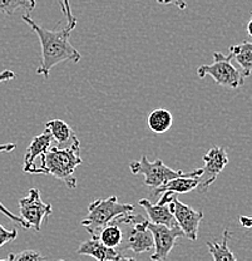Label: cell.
I'll list each match as a JSON object with an SVG mask.
<instances>
[{"label": "cell", "instance_id": "6da1fadb", "mask_svg": "<svg viewBox=\"0 0 252 261\" xmlns=\"http://www.w3.org/2000/svg\"><path fill=\"white\" fill-rule=\"evenodd\" d=\"M24 23L28 24L35 34L39 38L42 45V62L37 68V74L44 78L49 77L51 68L63 62L78 63L82 59V54L77 50L69 42L72 29L66 27L64 29H54L48 31L37 24L28 14L21 15Z\"/></svg>", "mask_w": 252, "mask_h": 261}, {"label": "cell", "instance_id": "7a4b0ae2", "mask_svg": "<svg viewBox=\"0 0 252 261\" xmlns=\"http://www.w3.org/2000/svg\"><path fill=\"white\" fill-rule=\"evenodd\" d=\"M83 160L80 157V142L77 137L66 147H51L42 157L40 165L35 166L33 175H50L64 182L67 187L74 190L78 182L74 171Z\"/></svg>", "mask_w": 252, "mask_h": 261}, {"label": "cell", "instance_id": "3957f363", "mask_svg": "<svg viewBox=\"0 0 252 261\" xmlns=\"http://www.w3.org/2000/svg\"><path fill=\"white\" fill-rule=\"evenodd\" d=\"M133 211V205L121 203L117 196L98 198L89 203L88 215L82 220V226L88 231L92 238H98L103 228L112 224L118 216Z\"/></svg>", "mask_w": 252, "mask_h": 261}, {"label": "cell", "instance_id": "277c9868", "mask_svg": "<svg viewBox=\"0 0 252 261\" xmlns=\"http://www.w3.org/2000/svg\"><path fill=\"white\" fill-rule=\"evenodd\" d=\"M129 170L133 175L145 176V185L151 187V190L157 189L173 178L182 177V176L200 177L202 173L201 168L189 171V172H185L182 170H172L167 165H164L161 159H157L156 161L151 162L146 156H142L138 161H132L129 163Z\"/></svg>", "mask_w": 252, "mask_h": 261}, {"label": "cell", "instance_id": "5b68a950", "mask_svg": "<svg viewBox=\"0 0 252 261\" xmlns=\"http://www.w3.org/2000/svg\"><path fill=\"white\" fill-rule=\"evenodd\" d=\"M232 54L229 53L227 56L215 51L213 53V63L207 65H200L197 68V75L199 78H205L206 75H211L216 83L222 87L231 89H237L243 86L245 77L237 68H235L231 63Z\"/></svg>", "mask_w": 252, "mask_h": 261}, {"label": "cell", "instance_id": "8992f818", "mask_svg": "<svg viewBox=\"0 0 252 261\" xmlns=\"http://www.w3.org/2000/svg\"><path fill=\"white\" fill-rule=\"evenodd\" d=\"M20 217L25 222V230L33 228L39 232L42 224L53 212L50 203H45L40 197L39 190L31 189L25 197L19 200Z\"/></svg>", "mask_w": 252, "mask_h": 261}, {"label": "cell", "instance_id": "52a82bcc", "mask_svg": "<svg viewBox=\"0 0 252 261\" xmlns=\"http://www.w3.org/2000/svg\"><path fill=\"white\" fill-rule=\"evenodd\" d=\"M168 206L177 221L178 227L182 230L183 235L191 241H196L197 235H199L200 222L203 219V212L185 205L176 196L172 198V201L168 202Z\"/></svg>", "mask_w": 252, "mask_h": 261}, {"label": "cell", "instance_id": "ba28073f", "mask_svg": "<svg viewBox=\"0 0 252 261\" xmlns=\"http://www.w3.org/2000/svg\"><path fill=\"white\" fill-rule=\"evenodd\" d=\"M148 228L154 241V252L153 255H151L152 261H166L175 247L177 238L185 236L178 226L168 227L166 225L148 222Z\"/></svg>", "mask_w": 252, "mask_h": 261}, {"label": "cell", "instance_id": "9c48e42d", "mask_svg": "<svg viewBox=\"0 0 252 261\" xmlns=\"http://www.w3.org/2000/svg\"><path fill=\"white\" fill-rule=\"evenodd\" d=\"M202 173L200 176V185L197 189L200 192H205L218 177L219 173L223 171L229 163V156L223 147H212L207 153L203 156Z\"/></svg>", "mask_w": 252, "mask_h": 261}, {"label": "cell", "instance_id": "30bf717a", "mask_svg": "<svg viewBox=\"0 0 252 261\" xmlns=\"http://www.w3.org/2000/svg\"><path fill=\"white\" fill-rule=\"evenodd\" d=\"M51 142H53V136L50 130L45 128L44 132L39 136H35L32 140L31 145L26 148L25 156H24V166L23 171L25 173H33L35 168V159L42 157L48 149L50 148Z\"/></svg>", "mask_w": 252, "mask_h": 261}, {"label": "cell", "instance_id": "8fae6325", "mask_svg": "<svg viewBox=\"0 0 252 261\" xmlns=\"http://www.w3.org/2000/svg\"><path fill=\"white\" fill-rule=\"evenodd\" d=\"M77 254L92 256L98 261H118L122 256V251L105 246L98 238H92L83 241L78 247Z\"/></svg>", "mask_w": 252, "mask_h": 261}, {"label": "cell", "instance_id": "7c38bea8", "mask_svg": "<svg viewBox=\"0 0 252 261\" xmlns=\"http://www.w3.org/2000/svg\"><path fill=\"white\" fill-rule=\"evenodd\" d=\"M138 203H139V206H142L146 210V212H147L148 220H150V222H152V224L166 225L168 227L178 226L172 211L170 210L168 203H163V205H162V203L157 202L156 205H153V203H151L150 201L146 200V198H141Z\"/></svg>", "mask_w": 252, "mask_h": 261}, {"label": "cell", "instance_id": "4fadbf2b", "mask_svg": "<svg viewBox=\"0 0 252 261\" xmlns=\"http://www.w3.org/2000/svg\"><path fill=\"white\" fill-rule=\"evenodd\" d=\"M200 185L199 177H188V176H182V177L173 178L168 181L167 184L152 190V195H161L163 192H172V194H187L192 190L197 189Z\"/></svg>", "mask_w": 252, "mask_h": 261}, {"label": "cell", "instance_id": "5bb4252c", "mask_svg": "<svg viewBox=\"0 0 252 261\" xmlns=\"http://www.w3.org/2000/svg\"><path fill=\"white\" fill-rule=\"evenodd\" d=\"M230 53L232 54V59L241 67L243 77H250L252 73V43L243 40L241 44L230 47Z\"/></svg>", "mask_w": 252, "mask_h": 261}, {"label": "cell", "instance_id": "9a60e30c", "mask_svg": "<svg viewBox=\"0 0 252 261\" xmlns=\"http://www.w3.org/2000/svg\"><path fill=\"white\" fill-rule=\"evenodd\" d=\"M45 128L50 130L53 140L55 141L58 147H66L70 145L74 141V138L77 137L73 129L70 128L69 124H67L62 119H51V121L47 122Z\"/></svg>", "mask_w": 252, "mask_h": 261}, {"label": "cell", "instance_id": "2e32d148", "mask_svg": "<svg viewBox=\"0 0 252 261\" xmlns=\"http://www.w3.org/2000/svg\"><path fill=\"white\" fill-rule=\"evenodd\" d=\"M172 114L166 108H156L148 114L147 124L154 133H164L172 127Z\"/></svg>", "mask_w": 252, "mask_h": 261}, {"label": "cell", "instance_id": "e0dca14e", "mask_svg": "<svg viewBox=\"0 0 252 261\" xmlns=\"http://www.w3.org/2000/svg\"><path fill=\"white\" fill-rule=\"evenodd\" d=\"M230 236H231L230 231L225 230L221 243H217V241H208L207 243L208 251L212 255L213 261H237L234 252L229 247Z\"/></svg>", "mask_w": 252, "mask_h": 261}, {"label": "cell", "instance_id": "ac0fdd59", "mask_svg": "<svg viewBox=\"0 0 252 261\" xmlns=\"http://www.w3.org/2000/svg\"><path fill=\"white\" fill-rule=\"evenodd\" d=\"M98 239L105 246L112 247V249H118L123 241V233H122L119 225L110 224L105 226L98 235Z\"/></svg>", "mask_w": 252, "mask_h": 261}, {"label": "cell", "instance_id": "d6986e66", "mask_svg": "<svg viewBox=\"0 0 252 261\" xmlns=\"http://www.w3.org/2000/svg\"><path fill=\"white\" fill-rule=\"evenodd\" d=\"M35 5V0H0V13L4 15H13L19 9L31 13L34 10Z\"/></svg>", "mask_w": 252, "mask_h": 261}, {"label": "cell", "instance_id": "ffe728a7", "mask_svg": "<svg viewBox=\"0 0 252 261\" xmlns=\"http://www.w3.org/2000/svg\"><path fill=\"white\" fill-rule=\"evenodd\" d=\"M9 261H45V257L37 250H24L18 254H9Z\"/></svg>", "mask_w": 252, "mask_h": 261}, {"label": "cell", "instance_id": "44dd1931", "mask_svg": "<svg viewBox=\"0 0 252 261\" xmlns=\"http://www.w3.org/2000/svg\"><path fill=\"white\" fill-rule=\"evenodd\" d=\"M61 8H62V13H63V15L67 18V21H68V25L70 29H74L75 27H77V18H75L74 15H73L72 10H70V4H69V0H61Z\"/></svg>", "mask_w": 252, "mask_h": 261}, {"label": "cell", "instance_id": "7402d4cb", "mask_svg": "<svg viewBox=\"0 0 252 261\" xmlns=\"http://www.w3.org/2000/svg\"><path fill=\"white\" fill-rule=\"evenodd\" d=\"M18 236L17 228H13V230H7L4 226L0 225V247L3 245L10 243V241H14Z\"/></svg>", "mask_w": 252, "mask_h": 261}, {"label": "cell", "instance_id": "603a6c76", "mask_svg": "<svg viewBox=\"0 0 252 261\" xmlns=\"http://www.w3.org/2000/svg\"><path fill=\"white\" fill-rule=\"evenodd\" d=\"M0 212H2L3 215H5V216H7L8 219H10V220H12L13 222H17V224L20 225L21 227H24V228H25V222L23 221V219H21L20 216H17V215H14V214H13L12 211H9V210H8V208L5 207V206L3 205L2 202H0Z\"/></svg>", "mask_w": 252, "mask_h": 261}, {"label": "cell", "instance_id": "cb8c5ba5", "mask_svg": "<svg viewBox=\"0 0 252 261\" xmlns=\"http://www.w3.org/2000/svg\"><path fill=\"white\" fill-rule=\"evenodd\" d=\"M157 3H159V4H173L176 5L177 8H180L181 10H185L187 9V2L186 0H157Z\"/></svg>", "mask_w": 252, "mask_h": 261}, {"label": "cell", "instance_id": "d4e9b609", "mask_svg": "<svg viewBox=\"0 0 252 261\" xmlns=\"http://www.w3.org/2000/svg\"><path fill=\"white\" fill-rule=\"evenodd\" d=\"M15 77H17V75H15V73L13 72V70L5 69V70H3L2 73H0V83H2V82L12 81V80H14Z\"/></svg>", "mask_w": 252, "mask_h": 261}, {"label": "cell", "instance_id": "484cf974", "mask_svg": "<svg viewBox=\"0 0 252 261\" xmlns=\"http://www.w3.org/2000/svg\"><path fill=\"white\" fill-rule=\"evenodd\" d=\"M238 221H240V225L242 227L245 228H248V230H252V217H248V216H240V219H238Z\"/></svg>", "mask_w": 252, "mask_h": 261}, {"label": "cell", "instance_id": "4316f807", "mask_svg": "<svg viewBox=\"0 0 252 261\" xmlns=\"http://www.w3.org/2000/svg\"><path fill=\"white\" fill-rule=\"evenodd\" d=\"M17 148V145L15 143H7V145H0V153L3 152H7V153H10L14 149Z\"/></svg>", "mask_w": 252, "mask_h": 261}, {"label": "cell", "instance_id": "83f0119b", "mask_svg": "<svg viewBox=\"0 0 252 261\" xmlns=\"http://www.w3.org/2000/svg\"><path fill=\"white\" fill-rule=\"evenodd\" d=\"M247 33H248V35H250V37L252 38V13H251L250 21L247 23Z\"/></svg>", "mask_w": 252, "mask_h": 261}, {"label": "cell", "instance_id": "f1b7e54d", "mask_svg": "<svg viewBox=\"0 0 252 261\" xmlns=\"http://www.w3.org/2000/svg\"><path fill=\"white\" fill-rule=\"evenodd\" d=\"M0 261H9V260H8V259H7V260H4V259H0Z\"/></svg>", "mask_w": 252, "mask_h": 261}, {"label": "cell", "instance_id": "f546056e", "mask_svg": "<svg viewBox=\"0 0 252 261\" xmlns=\"http://www.w3.org/2000/svg\"><path fill=\"white\" fill-rule=\"evenodd\" d=\"M59 261H66V260H59Z\"/></svg>", "mask_w": 252, "mask_h": 261}]
</instances>
